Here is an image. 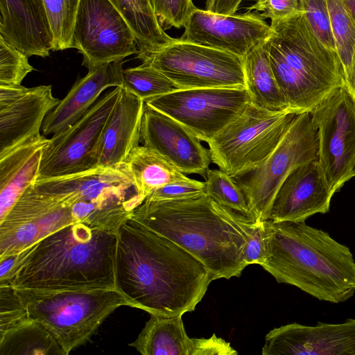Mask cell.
Returning <instances> with one entry per match:
<instances>
[{"label": "cell", "instance_id": "cell-9", "mask_svg": "<svg viewBox=\"0 0 355 355\" xmlns=\"http://www.w3.org/2000/svg\"><path fill=\"white\" fill-rule=\"evenodd\" d=\"M319 138L310 112L299 114L272 153L259 166L232 177L254 220H269L281 184L296 167L318 159Z\"/></svg>", "mask_w": 355, "mask_h": 355}, {"label": "cell", "instance_id": "cell-29", "mask_svg": "<svg viewBox=\"0 0 355 355\" xmlns=\"http://www.w3.org/2000/svg\"><path fill=\"white\" fill-rule=\"evenodd\" d=\"M0 355H65L51 334L28 319L0 335Z\"/></svg>", "mask_w": 355, "mask_h": 355}, {"label": "cell", "instance_id": "cell-13", "mask_svg": "<svg viewBox=\"0 0 355 355\" xmlns=\"http://www.w3.org/2000/svg\"><path fill=\"white\" fill-rule=\"evenodd\" d=\"M121 87L103 95L77 121L53 135L45 149L37 180L69 175L97 167V148L103 127Z\"/></svg>", "mask_w": 355, "mask_h": 355}, {"label": "cell", "instance_id": "cell-33", "mask_svg": "<svg viewBox=\"0 0 355 355\" xmlns=\"http://www.w3.org/2000/svg\"><path fill=\"white\" fill-rule=\"evenodd\" d=\"M80 0H43L53 35V51L70 49Z\"/></svg>", "mask_w": 355, "mask_h": 355}, {"label": "cell", "instance_id": "cell-7", "mask_svg": "<svg viewBox=\"0 0 355 355\" xmlns=\"http://www.w3.org/2000/svg\"><path fill=\"white\" fill-rule=\"evenodd\" d=\"M15 290L28 318L44 326L65 355L89 340L116 309L129 306L116 288Z\"/></svg>", "mask_w": 355, "mask_h": 355}, {"label": "cell", "instance_id": "cell-14", "mask_svg": "<svg viewBox=\"0 0 355 355\" xmlns=\"http://www.w3.org/2000/svg\"><path fill=\"white\" fill-rule=\"evenodd\" d=\"M70 48L83 55L88 69L137 54L135 35L109 0H80Z\"/></svg>", "mask_w": 355, "mask_h": 355}, {"label": "cell", "instance_id": "cell-30", "mask_svg": "<svg viewBox=\"0 0 355 355\" xmlns=\"http://www.w3.org/2000/svg\"><path fill=\"white\" fill-rule=\"evenodd\" d=\"M121 87L144 101L179 89L161 71L143 63L123 69Z\"/></svg>", "mask_w": 355, "mask_h": 355}, {"label": "cell", "instance_id": "cell-10", "mask_svg": "<svg viewBox=\"0 0 355 355\" xmlns=\"http://www.w3.org/2000/svg\"><path fill=\"white\" fill-rule=\"evenodd\" d=\"M137 58L161 71L179 89L245 87L241 57L179 38Z\"/></svg>", "mask_w": 355, "mask_h": 355}, {"label": "cell", "instance_id": "cell-39", "mask_svg": "<svg viewBox=\"0 0 355 355\" xmlns=\"http://www.w3.org/2000/svg\"><path fill=\"white\" fill-rule=\"evenodd\" d=\"M248 10L261 11L263 18L282 19L302 10L300 0H257Z\"/></svg>", "mask_w": 355, "mask_h": 355}, {"label": "cell", "instance_id": "cell-11", "mask_svg": "<svg viewBox=\"0 0 355 355\" xmlns=\"http://www.w3.org/2000/svg\"><path fill=\"white\" fill-rule=\"evenodd\" d=\"M310 112L318 132V161L335 193L354 177L355 98L345 84L332 91Z\"/></svg>", "mask_w": 355, "mask_h": 355}, {"label": "cell", "instance_id": "cell-1", "mask_svg": "<svg viewBox=\"0 0 355 355\" xmlns=\"http://www.w3.org/2000/svg\"><path fill=\"white\" fill-rule=\"evenodd\" d=\"M115 281L129 306L175 317L195 310L213 279L190 253L130 218L117 232Z\"/></svg>", "mask_w": 355, "mask_h": 355}, {"label": "cell", "instance_id": "cell-31", "mask_svg": "<svg viewBox=\"0 0 355 355\" xmlns=\"http://www.w3.org/2000/svg\"><path fill=\"white\" fill-rule=\"evenodd\" d=\"M336 49L345 74L355 51V19L343 0H327Z\"/></svg>", "mask_w": 355, "mask_h": 355}, {"label": "cell", "instance_id": "cell-40", "mask_svg": "<svg viewBox=\"0 0 355 355\" xmlns=\"http://www.w3.org/2000/svg\"><path fill=\"white\" fill-rule=\"evenodd\" d=\"M264 221L253 222L250 236L245 248V261L248 265H262L266 261V241Z\"/></svg>", "mask_w": 355, "mask_h": 355}, {"label": "cell", "instance_id": "cell-44", "mask_svg": "<svg viewBox=\"0 0 355 355\" xmlns=\"http://www.w3.org/2000/svg\"><path fill=\"white\" fill-rule=\"evenodd\" d=\"M355 19V0H343Z\"/></svg>", "mask_w": 355, "mask_h": 355}, {"label": "cell", "instance_id": "cell-26", "mask_svg": "<svg viewBox=\"0 0 355 355\" xmlns=\"http://www.w3.org/2000/svg\"><path fill=\"white\" fill-rule=\"evenodd\" d=\"M250 102L271 112L291 110L275 77L266 47V41L242 58Z\"/></svg>", "mask_w": 355, "mask_h": 355}, {"label": "cell", "instance_id": "cell-27", "mask_svg": "<svg viewBox=\"0 0 355 355\" xmlns=\"http://www.w3.org/2000/svg\"><path fill=\"white\" fill-rule=\"evenodd\" d=\"M124 162L138 193L144 199L155 190L186 177L162 155L143 145L132 150Z\"/></svg>", "mask_w": 355, "mask_h": 355}, {"label": "cell", "instance_id": "cell-16", "mask_svg": "<svg viewBox=\"0 0 355 355\" xmlns=\"http://www.w3.org/2000/svg\"><path fill=\"white\" fill-rule=\"evenodd\" d=\"M263 19L256 12L225 15L196 8L179 39L243 58L271 35Z\"/></svg>", "mask_w": 355, "mask_h": 355}, {"label": "cell", "instance_id": "cell-17", "mask_svg": "<svg viewBox=\"0 0 355 355\" xmlns=\"http://www.w3.org/2000/svg\"><path fill=\"white\" fill-rule=\"evenodd\" d=\"M59 102L51 85H0V157L40 135L45 117Z\"/></svg>", "mask_w": 355, "mask_h": 355}, {"label": "cell", "instance_id": "cell-34", "mask_svg": "<svg viewBox=\"0 0 355 355\" xmlns=\"http://www.w3.org/2000/svg\"><path fill=\"white\" fill-rule=\"evenodd\" d=\"M28 58L0 37V85H21L34 70Z\"/></svg>", "mask_w": 355, "mask_h": 355}, {"label": "cell", "instance_id": "cell-19", "mask_svg": "<svg viewBox=\"0 0 355 355\" xmlns=\"http://www.w3.org/2000/svg\"><path fill=\"white\" fill-rule=\"evenodd\" d=\"M263 355H355V319L315 326L293 322L270 330Z\"/></svg>", "mask_w": 355, "mask_h": 355}, {"label": "cell", "instance_id": "cell-4", "mask_svg": "<svg viewBox=\"0 0 355 355\" xmlns=\"http://www.w3.org/2000/svg\"><path fill=\"white\" fill-rule=\"evenodd\" d=\"M263 223L266 257L261 266L278 283L334 304L354 295L355 260L347 246L305 222Z\"/></svg>", "mask_w": 355, "mask_h": 355}, {"label": "cell", "instance_id": "cell-5", "mask_svg": "<svg viewBox=\"0 0 355 355\" xmlns=\"http://www.w3.org/2000/svg\"><path fill=\"white\" fill-rule=\"evenodd\" d=\"M270 26L267 51L291 110L311 112L332 91L346 84L337 52L320 40L302 10L272 20Z\"/></svg>", "mask_w": 355, "mask_h": 355}, {"label": "cell", "instance_id": "cell-18", "mask_svg": "<svg viewBox=\"0 0 355 355\" xmlns=\"http://www.w3.org/2000/svg\"><path fill=\"white\" fill-rule=\"evenodd\" d=\"M180 123L145 103L140 143L165 157L184 174L205 179L211 158L209 149Z\"/></svg>", "mask_w": 355, "mask_h": 355}, {"label": "cell", "instance_id": "cell-6", "mask_svg": "<svg viewBox=\"0 0 355 355\" xmlns=\"http://www.w3.org/2000/svg\"><path fill=\"white\" fill-rule=\"evenodd\" d=\"M33 185L69 206L77 222L105 231L118 230L145 200L125 162L40 180Z\"/></svg>", "mask_w": 355, "mask_h": 355}, {"label": "cell", "instance_id": "cell-20", "mask_svg": "<svg viewBox=\"0 0 355 355\" xmlns=\"http://www.w3.org/2000/svg\"><path fill=\"white\" fill-rule=\"evenodd\" d=\"M334 193L329 188L318 159L293 169L275 197L269 220L305 222L316 214H326Z\"/></svg>", "mask_w": 355, "mask_h": 355}, {"label": "cell", "instance_id": "cell-42", "mask_svg": "<svg viewBox=\"0 0 355 355\" xmlns=\"http://www.w3.org/2000/svg\"><path fill=\"white\" fill-rule=\"evenodd\" d=\"M18 254L0 259V280L3 279L14 266Z\"/></svg>", "mask_w": 355, "mask_h": 355}, {"label": "cell", "instance_id": "cell-38", "mask_svg": "<svg viewBox=\"0 0 355 355\" xmlns=\"http://www.w3.org/2000/svg\"><path fill=\"white\" fill-rule=\"evenodd\" d=\"M205 182L184 177L170 182L151 193L146 199L153 200H178L205 195ZM145 199V200H146Z\"/></svg>", "mask_w": 355, "mask_h": 355}, {"label": "cell", "instance_id": "cell-45", "mask_svg": "<svg viewBox=\"0 0 355 355\" xmlns=\"http://www.w3.org/2000/svg\"><path fill=\"white\" fill-rule=\"evenodd\" d=\"M354 176H355V168H354Z\"/></svg>", "mask_w": 355, "mask_h": 355}, {"label": "cell", "instance_id": "cell-8", "mask_svg": "<svg viewBox=\"0 0 355 355\" xmlns=\"http://www.w3.org/2000/svg\"><path fill=\"white\" fill-rule=\"evenodd\" d=\"M299 112H271L250 102L243 112L207 142L211 162L232 178L265 161Z\"/></svg>", "mask_w": 355, "mask_h": 355}, {"label": "cell", "instance_id": "cell-3", "mask_svg": "<svg viewBox=\"0 0 355 355\" xmlns=\"http://www.w3.org/2000/svg\"><path fill=\"white\" fill-rule=\"evenodd\" d=\"M117 233L75 222L19 252L0 283L15 288H116Z\"/></svg>", "mask_w": 355, "mask_h": 355}, {"label": "cell", "instance_id": "cell-15", "mask_svg": "<svg viewBox=\"0 0 355 355\" xmlns=\"http://www.w3.org/2000/svg\"><path fill=\"white\" fill-rule=\"evenodd\" d=\"M75 222L69 206L33 184L0 220V259Z\"/></svg>", "mask_w": 355, "mask_h": 355}, {"label": "cell", "instance_id": "cell-21", "mask_svg": "<svg viewBox=\"0 0 355 355\" xmlns=\"http://www.w3.org/2000/svg\"><path fill=\"white\" fill-rule=\"evenodd\" d=\"M0 37L28 57L49 56L54 40L43 0H0Z\"/></svg>", "mask_w": 355, "mask_h": 355}, {"label": "cell", "instance_id": "cell-36", "mask_svg": "<svg viewBox=\"0 0 355 355\" xmlns=\"http://www.w3.org/2000/svg\"><path fill=\"white\" fill-rule=\"evenodd\" d=\"M28 319L26 310L15 288L0 283V335Z\"/></svg>", "mask_w": 355, "mask_h": 355}, {"label": "cell", "instance_id": "cell-24", "mask_svg": "<svg viewBox=\"0 0 355 355\" xmlns=\"http://www.w3.org/2000/svg\"><path fill=\"white\" fill-rule=\"evenodd\" d=\"M49 143L50 139L40 134L0 157V220L37 181Z\"/></svg>", "mask_w": 355, "mask_h": 355}, {"label": "cell", "instance_id": "cell-12", "mask_svg": "<svg viewBox=\"0 0 355 355\" xmlns=\"http://www.w3.org/2000/svg\"><path fill=\"white\" fill-rule=\"evenodd\" d=\"M250 102L245 87L179 89L145 101L208 142Z\"/></svg>", "mask_w": 355, "mask_h": 355}, {"label": "cell", "instance_id": "cell-2", "mask_svg": "<svg viewBox=\"0 0 355 355\" xmlns=\"http://www.w3.org/2000/svg\"><path fill=\"white\" fill-rule=\"evenodd\" d=\"M198 259L213 280L240 277L253 224L207 194L178 200L146 199L130 216Z\"/></svg>", "mask_w": 355, "mask_h": 355}, {"label": "cell", "instance_id": "cell-28", "mask_svg": "<svg viewBox=\"0 0 355 355\" xmlns=\"http://www.w3.org/2000/svg\"><path fill=\"white\" fill-rule=\"evenodd\" d=\"M109 1L130 26L139 48L138 53L158 51L175 40L161 27L150 0Z\"/></svg>", "mask_w": 355, "mask_h": 355}, {"label": "cell", "instance_id": "cell-32", "mask_svg": "<svg viewBox=\"0 0 355 355\" xmlns=\"http://www.w3.org/2000/svg\"><path fill=\"white\" fill-rule=\"evenodd\" d=\"M205 180L207 196L222 206L239 212L254 221L242 189L230 175L220 169H209Z\"/></svg>", "mask_w": 355, "mask_h": 355}, {"label": "cell", "instance_id": "cell-25", "mask_svg": "<svg viewBox=\"0 0 355 355\" xmlns=\"http://www.w3.org/2000/svg\"><path fill=\"white\" fill-rule=\"evenodd\" d=\"M206 338H189L182 316L150 315L137 338L129 344L143 355H204Z\"/></svg>", "mask_w": 355, "mask_h": 355}, {"label": "cell", "instance_id": "cell-43", "mask_svg": "<svg viewBox=\"0 0 355 355\" xmlns=\"http://www.w3.org/2000/svg\"><path fill=\"white\" fill-rule=\"evenodd\" d=\"M346 85L355 98V51L353 55L350 69L345 76Z\"/></svg>", "mask_w": 355, "mask_h": 355}, {"label": "cell", "instance_id": "cell-22", "mask_svg": "<svg viewBox=\"0 0 355 355\" xmlns=\"http://www.w3.org/2000/svg\"><path fill=\"white\" fill-rule=\"evenodd\" d=\"M123 61L110 62L89 69L78 79L66 96L44 119L43 135H54L80 119L109 87L122 86Z\"/></svg>", "mask_w": 355, "mask_h": 355}, {"label": "cell", "instance_id": "cell-35", "mask_svg": "<svg viewBox=\"0 0 355 355\" xmlns=\"http://www.w3.org/2000/svg\"><path fill=\"white\" fill-rule=\"evenodd\" d=\"M301 10L320 40L336 51L327 0H300Z\"/></svg>", "mask_w": 355, "mask_h": 355}, {"label": "cell", "instance_id": "cell-41", "mask_svg": "<svg viewBox=\"0 0 355 355\" xmlns=\"http://www.w3.org/2000/svg\"><path fill=\"white\" fill-rule=\"evenodd\" d=\"M243 0H207L206 10L220 15H234Z\"/></svg>", "mask_w": 355, "mask_h": 355}, {"label": "cell", "instance_id": "cell-23", "mask_svg": "<svg viewBox=\"0 0 355 355\" xmlns=\"http://www.w3.org/2000/svg\"><path fill=\"white\" fill-rule=\"evenodd\" d=\"M145 101L121 87L120 94L103 127L97 148V167L123 163L140 143Z\"/></svg>", "mask_w": 355, "mask_h": 355}, {"label": "cell", "instance_id": "cell-37", "mask_svg": "<svg viewBox=\"0 0 355 355\" xmlns=\"http://www.w3.org/2000/svg\"><path fill=\"white\" fill-rule=\"evenodd\" d=\"M161 27L184 26L191 13L196 8L192 0H150Z\"/></svg>", "mask_w": 355, "mask_h": 355}]
</instances>
